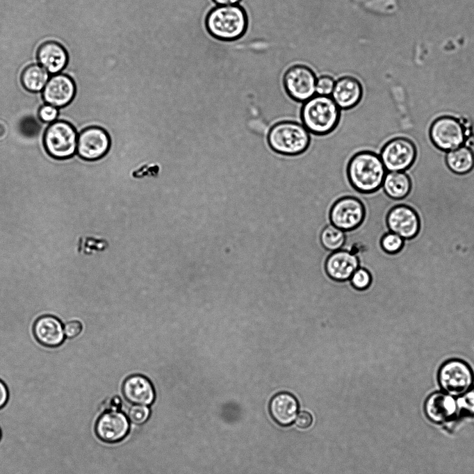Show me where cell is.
<instances>
[{"instance_id":"obj_1","label":"cell","mask_w":474,"mask_h":474,"mask_svg":"<svg viewBox=\"0 0 474 474\" xmlns=\"http://www.w3.org/2000/svg\"><path fill=\"white\" fill-rule=\"evenodd\" d=\"M387 171L379 155L371 151H361L350 160L347 174L352 186L363 193L378 190Z\"/></svg>"},{"instance_id":"obj_2","label":"cell","mask_w":474,"mask_h":474,"mask_svg":"<svg viewBox=\"0 0 474 474\" xmlns=\"http://www.w3.org/2000/svg\"><path fill=\"white\" fill-rule=\"evenodd\" d=\"M341 108L331 96L315 95L303 103L302 123L309 133L324 135L337 125Z\"/></svg>"},{"instance_id":"obj_3","label":"cell","mask_w":474,"mask_h":474,"mask_svg":"<svg viewBox=\"0 0 474 474\" xmlns=\"http://www.w3.org/2000/svg\"><path fill=\"white\" fill-rule=\"evenodd\" d=\"M209 33L215 38L231 41L243 35L247 17L240 6H219L212 9L206 19Z\"/></svg>"},{"instance_id":"obj_4","label":"cell","mask_w":474,"mask_h":474,"mask_svg":"<svg viewBox=\"0 0 474 474\" xmlns=\"http://www.w3.org/2000/svg\"><path fill=\"white\" fill-rule=\"evenodd\" d=\"M267 140L275 152L284 155L294 156L307 149L310 142V133L302 123L284 120L272 126Z\"/></svg>"},{"instance_id":"obj_5","label":"cell","mask_w":474,"mask_h":474,"mask_svg":"<svg viewBox=\"0 0 474 474\" xmlns=\"http://www.w3.org/2000/svg\"><path fill=\"white\" fill-rule=\"evenodd\" d=\"M437 383L442 391L457 398L473 388L474 373L464 361L452 359L440 366Z\"/></svg>"},{"instance_id":"obj_6","label":"cell","mask_w":474,"mask_h":474,"mask_svg":"<svg viewBox=\"0 0 474 474\" xmlns=\"http://www.w3.org/2000/svg\"><path fill=\"white\" fill-rule=\"evenodd\" d=\"M77 133L74 126L65 121L49 125L44 136V145L54 158L65 159L72 156L77 149Z\"/></svg>"},{"instance_id":"obj_7","label":"cell","mask_w":474,"mask_h":474,"mask_svg":"<svg viewBox=\"0 0 474 474\" xmlns=\"http://www.w3.org/2000/svg\"><path fill=\"white\" fill-rule=\"evenodd\" d=\"M430 136L437 148L446 152L464 145L466 138L464 126L452 115H442L434 120Z\"/></svg>"},{"instance_id":"obj_8","label":"cell","mask_w":474,"mask_h":474,"mask_svg":"<svg viewBox=\"0 0 474 474\" xmlns=\"http://www.w3.org/2000/svg\"><path fill=\"white\" fill-rule=\"evenodd\" d=\"M416 149L407 138L395 137L382 147L379 157L387 172H404L414 162Z\"/></svg>"},{"instance_id":"obj_9","label":"cell","mask_w":474,"mask_h":474,"mask_svg":"<svg viewBox=\"0 0 474 474\" xmlns=\"http://www.w3.org/2000/svg\"><path fill=\"white\" fill-rule=\"evenodd\" d=\"M316 81L314 72L309 67L293 65L284 74V90L293 100L304 103L316 95Z\"/></svg>"},{"instance_id":"obj_10","label":"cell","mask_w":474,"mask_h":474,"mask_svg":"<svg viewBox=\"0 0 474 474\" xmlns=\"http://www.w3.org/2000/svg\"><path fill=\"white\" fill-rule=\"evenodd\" d=\"M364 215L363 203L355 197L345 196L334 203L329 219L334 226L343 231H349L357 227L363 220Z\"/></svg>"},{"instance_id":"obj_11","label":"cell","mask_w":474,"mask_h":474,"mask_svg":"<svg viewBox=\"0 0 474 474\" xmlns=\"http://www.w3.org/2000/svg\"><path fill=\"white\" fill-rule=\"evenodd\" d=\"M110 144V138L105 130L97 126L88 127L78 137L77 152L85 160H97L108 152Z\"/></svg>"},{"instance_id":"obj_12","label":"cell","mask_w":474,"mask_h":474,"mask_svg":"<svg viewBox=\"0 0 474 474\" xmlns=\"http://www.w3.org/2000/svg\"><path fill=\"white\" fill-rule=\"evenodd\" d=\"M386 222L390 231L404 240L415 237L420 228L418 213L411 207L404 204L393 207L387 215Z\"/></svg>"},{"instance_id":"obj_13","label":"cell","mask_w":474,"mask_h":474,"mask_svg":"<svg viewBox=\"0 0 474 474\" xmlns=\"http://www.w3.org/2000/svg\"><path fill=\"white\" fill-rule=\"evenodd\" d=\"M424 411L427 418L436 424H444L458 415L456 398L443 391L434 392L426 399Z\"/></svg>"},{"instance_id":"obj_14","label":"cell","mask_w":474,"mask_h":474,"mask_svg":"<svg viewBox=\"0 0 474 474\" xmlns=\"http://www.w3.org/2000/svg\"><path fill=\"white\" fill-rule=\"evenodd\" d=\"M129 430V423L125 415L120 411L104 413L95 425L97 436L107 443H115L123 439Z\"/></svg>"},{"instance_id":"obj_15","label":"cell","mask_w":474,"mask_h":474,"mask_svg":"<svg viewBox=\"0 0 474 474\" xmlns=\"http://www.w3.org/2000/svg\"><path fill=\"white\" fill-rule=\"evenodd\" d=\"M76 88L73 80L63 74L51 76L43 89L45 102L55 107L67 105L74 98Z\"/></svg>"},{"instance_id":"obj_16","label":"cell","mask_w":474,"mask_h":474,"mask_svg":"<svg viewBox=\"0 0 474 474\" xmlns=\"http://www.w3.org/2000/svg\"><path fill=\"white\" fill-rule=\"evenodd\" d=\"M363 93L360 81L352 76H343L335 82L331 97L341 109L357 105Z\"/></svg>"},{"instance_id":"obj_17","label":"cell","mask_w":474,"mask_h":474,"mask_svg":"<svg viewBox=\"0 0 474 474\" xmlns=\"http://www.w3.org/2000/svg\"><path fill=\"white\" fill-rule=\"evenodd\" d=\"M325 268L331 278L344 281L350 279L359 268V260L351 252L340 250L330 254L326 261Z\"/></svg>"},{"instance_id":"obj_18","label":"cell","mask_w":474,"mask_h":474,"mask_svg":"<svg viewBox=\"0 0 474 474\" xmlns=\"http://www.w3.org/2000/svg\"><path fill=\"white\" fill-rule=\"evenodd\" d=\"M37 58L40 65L47 72L56 74L66 66L68 55L65 49L60 43L47 41L38 47Z\"/></svg>"},{"instance_id":"obj_19","label":"cell","mask_w":474,"mask_h":474,"mask_svg":"<svg viewBox=\"0 0 474 474\" xmlns=\"http://www.w3.org/2000/svg\"><path fill=\"white\" fill-rule=\"evenodd\" d=\"M33 332L40 343L51 348L62 344L65 336L61 322L52 316L39 318L34 325Z\"/></svg>"},{"instance_id":"obj_20","label":"cell","mask_w":474,"mask_h":474,"mask_svg":"<svg viewBox=\"0 0 474 474\" xmlns=\"http://www.w3.org/2000/svg\"><path fill=\"white\" fill-rule=\"evenodd\" d=\"M122 391L126 399L136 404H151L155 398L152 383L140 375L129 377L123 384Z\"/></svg>"},{"instance_id":"obj_21","label":"cell","mask_w":474,"mask_h":474,"mask_svg":"<svg viewBox=\"0 0 474 474\" xmlns=\"http://www.w3.org/2000/svg\"><path fill=\"white\" fill-rule=\"evenodd\" d=\"M298 402L291 393L282 392L276 394L270 402V412L276 423L281 426H288L296 419Z\"/></svg>"},{"instance_id":"obj_22","label":"cell","mask_w":474,"mask_h":474,"mask_svg":"<svg viewBox=\"0 0 474 474\" xmlns=\"http://www.w3.org/2000/svg\"><path fill=\"white\" fill-rule=\"evenodd\" d=\"M446 162L454 173L464 174L474 167V153L468 146L464 145L446 152Z\"/></svg>"},{"instance_id":"obj_23","label":"cell","mask_w":474,"mask_h":474,"mask_svg":"<svg viewBox=\"0 0 474 474\" xmlns=\"http://www.w3.org/2000/svg\"><path fill=\"white\" fill-rule=\"evenodd\" d=\"M382 186L389 197L400 199L409 193L411 181L404 172H387Z\"/></svg>"},{"instance_id":"obj_24","label":"cell","mask_w":474,"mask_h":474,"mask_svg":"<svg viewBox=\"0 0 474 474\" xmlns=\"http://www.w3.org/2000/svg\"><path fill=\"white\" fill-rule=\"evenodd\" d=\"M49 78L48 72L41 65L33 64L26 67L22 71L21 82L28 91L37 92L44 89Z\"/></svg>"},{"instance_id":"obj_25","label":"cell","mask_w":474,"mask_h":474,"mask_svg":"<svg viewBox=\"0 0 474 474\" xmlns=\"http://www.w3.org/2000/svg\"><path fill=\"white\" fill-rule=\"evenodd\" d=\"M345 231L332 224L327 225L320 234L322 245L331 252L340 250L345 243Z\"/></svg>"},{"instance_id":"obj_26","label":"cell","mask_w":474,"mask_h":474,"mask_svg":"<svg viewBox=\"0 0 474 474\" xmlns=\"http://www.w3.org/2000/svg\"><path fill=\"white\" fill-rule=\"evenodd\" d=\"M404 244V239L393 232L386 233L381 240L382 249L388 253H396L399 252Z\"/></svg>"},{"instance_id":"obj_27","label":"cell","mask_w":474,"mask_h":474,"mask_svg":"<svg viewBox=\"0 0 474 474\" xmlns=\"http://www.w3.org/2000/svg\"><path fill=\"white\" fill-rule=\"evenodd\" d=\"M459 414L463 413L474 415V389H471L456 398Z\"/></svg>"},{"instance_id":"obj_28","label":"cell","mask_w":474,"mask_h":474,"mask_svg":"<svg viewBox=\"0 0 474 474\" xmlns=\"http://www.w3.org/2000/svg\"><path fill=\"white\" fill-rule=\"evenodd\" d=\"M350 281L353 286L357 289H365L370 284L371 276L368 270L359 268L351 276Z\"/></svg>"},{"instance_id":"obj_29","label":"cell","mask_w":474,"mask_h":474,"mask_svg":"<svg viewBox=\"0 0 474 474\" xmlns=\"http://www.w3.org/2000/svg\"><path fill=\"white\" fill-rule=\"evenodd\" d=\"M149 409L145 405L136 404L132 406L128 411L130 420L135 424H142L149 418Z\"/></svg>"},{"instance_id":"obj_30","label":"cell","mask_w":474,"mask_h":474,"mask_svg":"<svg viewBox=\"0 0 474 474\" xmlns=\"http://www.w3.org/2000/svg\"><path fill=\"white\" fill-rule=\"evenodd\" d=\"M334 80L329 76H322L318 78L316 81V92L320 95L330 96L333 91L334 85Z\"/></svg>"},{"instance_id":"obj_31","label":"cell","mask_w":474,"mask_h":474,"mask_svg":"<svg viewBox=\"0 0 474 474\" xmlns=\"http://www.w3.org/2000/svg\"><path fill=\"white\" fill-rule=\"evenodd\" d=\"M58 111L56 107L45 104L40 108L38 111L39 118L45 123H50L55 121L58 116Z\"/></svg>"},{"instance_id":"obj_32","label":"cell","mask_w":474,"mask_h":474,"mask_svg":"<svg viewBox=\"0 0 474 474\" xmlns=\"http://www.w3.org/2000/svg\"><path fill=\"white\" fill-rule=\"evenodd\" d=\"M82 330L83 325L77 320L67 322L64 326L65 335L68 338H76L81 334Z\"/></svg>"},{"instance_id":"obj_33","label":"cell","mask_w":474,"mask_h":474,"mask_svg":"<svg viewBox=\"0 0 474 474\" xmlns=\"http://www.w3.org/2000/svg\"><path fill=\"white\" fill-rule=\"evenodd\" d=\"M312 422L311 415L309 412L302 411L296 418L295 424L300 428L306 429L311 425Z\"/></svg>"},{"instance_id":"obj_34","label":"cell","mask_w":474,"mask_h":474,"mask_svg":"<svg viewBox=\"0 0 474 474\" xmlns=\"http://www.w3.org/2000/svg\"><path fill=\"white\" fill-rule=\"evenodd\" d=\"M9 389L7 384L0 379V409L6 406L9 400Z\"/></svg>"},{"instance_id":"obj_35","label":"cell","mask_w":474,"mask_h":474,"mask_svg":"<svg viewBox=\"0 0 474 474\" xmlns=\"http://www.w3.org/2000/svg\"><path fill=\"white\" fill-rule=\"evenodd\" d=\"M216 4L219 6H231L236 5L240 0H213Z\"/></svg>"},{"instance_id":"obj_36","label":"cell","mask_w":474,"mask_h":474,"mask_svg":"<svg viewBox=\"0 0 474 474\" xmlns=\"http://www.w3.org/2000/svg\"><path fill=\"white\" fill-rule=\"evenodd\" d=\"M437 117H438V116L436 115H434L433 117H432L431 118L434 119V120H436ZM431 118H430V119H431ZM425 120H426V118H425ZM401 133H402V132H400V133H398V134L396 135V136H397V137H400V134Z\"/></svg>"},{"instance_id":"obj_37","label":"cell","mask_w":474,"mask_h":474,"mask_svg":"<svg viewBox=\"0 0 474 474\" xmlns=\"http://www.w3.org/2000/svg\"><path fill=\"white\" fill-rule=\"evenodd\" d=\"M1 436H2V433H1V428H0V440H1Z\"/></svg>"}]
</instances>
